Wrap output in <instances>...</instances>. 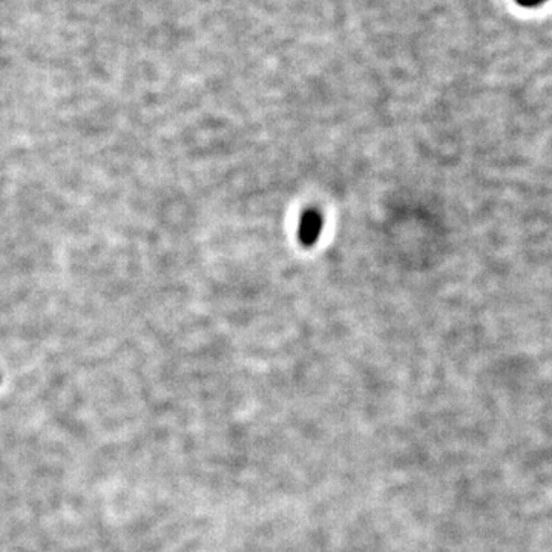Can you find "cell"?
<instances>
[{
  "mask_svg": "<svg viewBox=\"0 0 552 552\" xmlns=\"http://www.w3.org/2000/svg\"><path fill=\"white\" fill-rule=\"evenodd\" d=\"M516 2L521 6H535V5L543 3L544 0H516Z\"/></svg>",
  "mask_w": 552,
  "mask_h": 552,
  "instance_id": "2",
  "label": "cell"
},
{
  "mask_svg": "<svg viewBox=\"0 0 552 552\" xmlns=\"http://www.w3.org/2000/svg\"><path fill=\"white\" fill-rule=\"evenodd\" d=\"M322 230V218L316 210H308L301 219L299 237L304 244H313Z\"/></svg>",
  "mask_w": 552,
  "mask_h": 552,
  "instance_id": "1",
  "label": "cell"
}]
</instances>
